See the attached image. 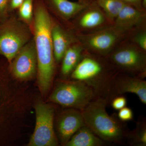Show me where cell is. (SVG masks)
Returning a JSON list of instances; mask_svg holds the SVG:
<instances>
[{
	"instance_id": "7c38bea8",
	"label": "cell",
	"mask_w": 146,
	"mask_h": 146,
	"mask_svg": "<svg viewBox=\"0 0 146 146\" xmlns=\"http://www.w3.org/2000/svg\"><path fill=\"white\" fill-rule=\"evenodd\" d=\"M145 78L119 73L115 76L112 89V99L125 93L136 94L141 102L146 104V82Z\"/></svg>"
},
{
	"instance_id": "5bb4252c",
	"label": "cell",
	"mask_w": 146,
	"mask_h": 146,
	"mask_svg": "<svg viewBox=\"0 0 146 146\" xmlns=\"http://www.w3.org/2000/svg\"><path fill=\"white\" fill-rule=\"evenodd\" d=\"M51 36L56 62H60L69 47L76 42L58 24L52 23Z\"/></svg>"
},
{
	"instance_id": "8fae6325",
	"label": "cell",
	"mask_w": 146,
	"mask_h": 146,
	"mask_svg": "<svg viewBox=\"0 0 146 146\" xmlns=\"http://www.w3.org/2000/svg\"><path fill=\"white\" fill-rule=\"evenodd\" d=\"M85 125L81 111L71 108L63 110L58 115L55 122L58 141L65 146L73 135Z\"/></svg>"
},
{
	"instance_id": "52a82bcc",
	"label": "cell",
	"mask_w": 146,
	"mask_h": 146,
	"mask_svg": "<svg viewBox=\"0 0 146 146\" xmlns=\"http://www.w3.org/2000/svg\"><path fill=\"white\" fill-rule=\"evenodd\" d=\"M36 122L29 146H56L59 144L54 129L55 110L52 106L38 101L35 104Z\"/></svg>"
},
{
	"instance_id": "8992f818",
	"label": "cell",
	"mask_w": 146,
	"mask_h": 146,
	"mask_svg": "<svg viewBox=\"0 0 146 146\" xmlns=\"http://www.w3.org/2000/svg\"><path fill=\"white\" fill-rule=\"evenodd\" d=\"M107 56L108 61L118 72L141 78L145 77V51L134 44L113 50Z\"/></svg>"
},
{
	"instance_id": "5b68a950",
	"label": "cell",
	"mask_w": 146,
	"mask_h": 146,
	"mask_svg": "<svg viewBox=\"0 0 146 146\" xmlns=\"http://www.w3.org/2000/svg\"><path fill=\"white\" fill-rule=\"evenodd\" d=\"M31 36L29 27L23 21L14 18L5 20L0 25V54L10 65Z\"/></svg>"
},
{
	"instance_id": "d6986e66",
	"label": "cell",
	"mask_w": 146,
	"mask_h": 146,
	"mask_svg": "<svg viewBox=\"0 0 146 146\" xmlns=\"http://www.w3.org/2000/svg\"><path fill=\"white\" fill-rule=\"evenodd\" d=\"M95 1L112 24L125 4L121 0Z\"/></svg>"
},
{
	"instance_id": "30bf717a",
	"label": "cell",
	"mask_w": 146,
	"mask_h": 146,
	"mask_svg": "<svg viewBox=\"0 0 146 146\" xmlns=\"http://www.w3.org/2000/svg\"><path fill=\"white\" fill-rule=\"evenodd\" d=\"M76 16L75 25L82 33L92 32L112 25V22L95 0L89 2Z\"/></svg>"
},
{
	"instance_id": "7402d4cb",
	"label": "cell",
	"mask_w": 146,
	"mask_h": 146,
	"mask_svg": "<svg viewBox=\"0 0 146 146\" xmlns=\"http://www.w3.org/2000/svg\"><path fill=\"white\" fill-rule=\"evenodd\" d=\"M110 102L113 109L119 110L125 107L127 104V100L125 97L122 95H119L113 98L110 101Z\"/></svg>"
},
{
	"instance_id": "e0dca14e",
	"label": "cell",
	"mask_w": 146,
	"mask_h": 146,
	"mask_svg": "<svg viewBox=\"0 0 146 146\" xmlns=\"http://www.w3.org/2000/svg\"><path fill=\"white\" fill-rule=\"evenodd\" d=\"M108 144L85 125L79 129L73 135L65 146H104Z\"/></svg>"
},
{
	"instance_id": "7a4b0ae2",
	"label": "cell",
	"mask_w": 146,
	"mask_h": 146,
	"mask_svg": "<svg viewBox=\"0 0 146 146\" xmlns=\"http://www.w3.org/2000/svg\"><path fill=\"white\" fill-rule=\"evenodd\" d=\"M108 100L95 98L82 111L86 126L97 136L108 143L122 144L126 141L130 130L116 114L110 115L106 107Z\"/></svg>"
},
{
	"instance_id": "d4e9b609",
	"label": "cell",
	"mask_w": 146,
	"mask_h": 146,
	"mask_svg": "<svg viewBox=\"0 0 146 146\" xmlns=\"http://www.w3.org/2000/svg\"><path fill=\"white\" fill-rule=\"evenodd\" d=\"M121 1L125 4L132 6L141 10H145V9L143 7L142 0H121Z\"/></svg>"
},
{
	"instance_id": "4fadbf2b",
	"label": "cell",
	"mask_w": 146,
	"mask_h": 146,
	"mask_svg": "<svg viewBox=\"0 0 146 146\" xmlns=\"http://www.w3.org/2000/svg\"><path fill=\"white\" fill-rule=\"evenodd\" d=\"M145 10L125 4L113 21L112 26L123 35L141 26L145 21Z\"/></svg>"
},
{
	"instance_id": "4316f807",
	"label": "cell",
	"mask_w": 146,
	"mask_h": 146,
	"mask_svg": "<svg viewBox=\"0 0 146 146\" xmlns=\"http://www.w3.org/2000/svg\"><path fill=\"white\" fill-rule=\"evenodd\" d=\"M143 3V7L144 9L146 8V0H142Z\"/></svg>"
},
{
	"instance_id": "9c48e42d",
	"label": "cell",
	"mask_w": 146,
	"mask_h": 146,
	"mask_svg": "<svg viewBox=\"0 0 146 146\" xmlns=\"http://www.w3.org/2000/svg\"><path fill=\"white\" fill-rule=\"evenodd\" d=\"M10 66L12 75L19 80L30 79L37 74V56L33 38L21 48Z\"/></svg>"
},
{
	"instance_id": "603a6c76",
	"label": "cell",
	"mask_w": 146,
	"mask_h": 146,
	"mask_svg": "<svg viewBox=\"0 0 146 146\" xmlns=\"http://www.w3.org/2000/svg\"><path fill=\"white\" fill-rule=\"evenodd\" d=\"M118 117L123 122L131 121L133 119V111L131 108L125 107L119 110Z\"/></svg>"
},
{
	"instance_id": "ffe728a7",
	"label": "cell",
	"mask_w": 146,
	"mask_h": 146,
	"mask_svg": "<svg viewBox=\"0 0 146 146\" xmlns=\"http://www.w3.org/2000/svg\"><path fill=\"white\" fill-rule=\"evenodd\" d=\"M18 9L21 21L28 25H31L34 18L33 0H25Z\"/></svg>"
},
{
	"instance_id": "3957f363",
	"label": "cell",
	"mask_w": 146,
	"mask_h": 146,
	"mask_svg": "<svg viewBox=\"0 0 146 146\" xmlns=\"http://www.w3.org/2000/svg\"><path fill=\"white\" fill-rule=\"evenodd\" d=\"M118 72L108 60L84 54L71 76L74 80L87 84L94 91L96 98H104L110 102L113 80Z\"/></svg>"
},
{
	"instance_id": "9a60e30c",
	"label": "cell",
	"mask_w": 146,
	"mask_h": 146,
	"mask_svg": "<svg viewBox=\"0 0 146 146\" xmlns=\"http://www.w3.org/2000/svg\"><path fill=\"white\" fill-rule=\"evenodd\" d=\"M85 49L79 41L73 43L69 47L62 59L60 72L63 78L71 74L84 54Z\"/></svg>"
},
{
	"instance_id": "83f0119b",
	"label": "cell",
	"mask_w": 146,
	"mask_h": 146,
	"mask_svg": "<svg viewBox=\"0 0 146 146\" xmlns=\"http://www.w3.org/2000/svg\"><path fill=\"white\" fill-rule=\"evenodd\" d=\"M91 1H92V0H80V1H82L86 2H89Z\"/></svg>"
},
{
	"instance_id": "2e32d148",
	"label": "cell",
	"mask_w": 146,
	"mask_h": 146,
	"mask_svg": "<svg viewBox=\"0 0 146 146\" xmlns=\"http://www.w3.org/2000/svg\"><path fill=\"white\" fill-rule=\"evenodd\" d=\"M47 2L58 15L65 20L76 17L89 2H72L69 0H47Z\"/></svg>"
},
{
	"instance_id": "ac0fdd59",
	"label": "cell",
	"mask_w": 146,
	"mask_h": 146,
	"mask_svg": "<svg viewBox=\"0 0 146 146\" xmlns=\"http://www.w3.org/2000/svg\"><path fill=\"white\" fill-rule=\"evenodd\" d=\"M126 141L132 146H146V122L145 119L141 118L136 123V127L129 132Z\"/></svg>"
},
{
	"instance_id": "277c9868",
	"label": "cell",
	"mask_w": 146,
	"mask_h": 146,
	"mask_svg": "<svg viewBox=\"0 0 146 146\" xmlns=\"http://www.w3.org/2000/svg\"><path fill=\"white\" fill-rule=\"evenodd\" d=\"M96 98L94 91L87 84L78 80H58L49 101L63 107L82 111Z\"/></svg>"
},
{
	"instance_id": "6da1fadb",
	"label": "cell",
	"mask_w": 146,
	"mask_h": 146,
	"mask_svg": "<svg viewBox=\"0 0 146 146\" xmlns=\"http://www.w3.org/2000/svg\"><path fill=\"white\" fill-rule=\"evenodd\" d=\"M33 27L37 56V84L44 96L52 86L55 73V63L51 29L53 21L43 2L38 0L35 5Z\"/></svg>"
},
{
	"instance_id": "44dd1931",
	"label": "cell",
	"mask_w": 146,
	"mask_h": 146,
	"mask_svg": "<svg viewBox=\"0 0 146 146\" xmlns=\"http://www.w3.org/2000/svg\"><path fill=\"white\" fill-rule=\"evenodd\" d=\"M133 44L141 49L146 50V33L145 31L139 32L133 37Z\"/></svg>"
},
{
	"instance_id": "cb8c5ba5",
	"label": "cell",
	"mask_w": 146,
	"mask_h": 146,
	"mask_svg": "<svg viewBox=\"0 0 146 146\" xmlns=\"http://www.w3.org/2000/svg\"><path fill=\"white\" fill-rule=\"evenodd\" d=\"M9 0H0V22L6 20Z\"/></svg>"
},
{
	"instance_id": "484cf974",
	"label": "cell",
	"mask_w": 146,
	"mask_h": 146,
	"mask_svg": "<svg viewBox=\"0 0 146 146\" xmlns=\"http://www.w3.org/2000/svg\"><path fill=\"white\" fill-rule=\"evenodd\" d=\"M25 0H9L8 10H13L19 8Z\"/></svg>"
},
{
	"instance_id": "ba28073f",
	"label": "cell",
	"mask_w": 146,
	"mask_h": 146,
	"mask_svg": "<svg viewBox=\"0 0 146 146\" xmlns=\"http://www.w3.org/2000/svg\"><path fill=\"white\" fill-rule=\"evenodd\" d=\"M123 35L112 26L79 35V42L85 50L95 54L107 56L115 49Z\"/></svg>"
}]
</instances>
